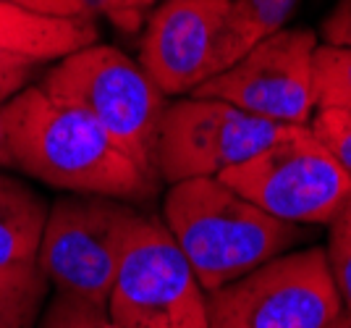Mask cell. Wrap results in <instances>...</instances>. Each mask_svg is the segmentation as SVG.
Returning a JSON list of instances; mask_svg holds the SVG:
<instances>
[{"label":"cell","instance_id":"5","mask_svg":"<svg viewBox=\"0 0 351 328\" xmlns=\"http://www.w3.org/2000/svg\"><path fill=\"white\" fill-rule=\"evenodd\" d=\"M142 221L123 200L66 194L45 224L37 266L56 292L108 305L126 244Z\"/></svg>","mask_w":351,"mask_h":328},{"label":"cell","instance_id":"3","mask_svg":"<svg viewBox=\"0 0 351 328\" xmlns=\"http://www.w3.org/2000/svg\"><path fill=\"white\" fill-rule=\"evenodd\" d=\"M40 90L87 113L145 174L158 179L155 142L168 97L147 71L110 45H87L45 74Z\"/></svg>","mask_w":351,"mask_h":328},{"label":"cell","instance_id":"10","mask_svg":"<svg viewBox=\"0 0 351 328\" xmlns=\"http://www.w3.org/2000/svg\"><path fill=\"white\" fill-rule=\"evenodd\" d=\"M231 0H165L147 19L139 66L171 95H191L215 74V47Z\"/></svg>","mask_w":351,"mask_h":328},{"label":"cell","instance_id":"9","mask_svg":"<svg viewBox=\"0 0 351 328\" xmlns=\"http://www.w3.org/2000/svg\"><path fill=\"white\" fill-rule=\"evenodd\" d=\"M315 50L317 37L312 30L283 27L231 69L199 84L191 97L223 100L283 126H309L317 110Z\"/></svg>","mask_w":351,"mask_h":328},{"label":"cell","instance_id":"14","mask_svg":"<svg viewBox=\"0 0 351 328\" xmlns=\"http://www.w3.org/2000/svg\"><path fill=\"white\" fill-rule=\"evenodd\" d=\"M50 281L37 263L0 266V328H37Z\"/></svg>","mask_w":351,"mask_h":328},{"label":"cell","instance_id":"21","mask_svg":"<svg viewBox=\"0 0 351 328\" xmlns=\"http://www.w3.org/2000/svg\"><path fill=\"white\" fill-rule=\"evenodd\" d=\"M325 34L330 45H346L351 47V0L341 3L333 19L325 24Z\"/></svg>","mask_w":351,"mask_h":328},{"label":"cell","instance_id":"13","mask_svg":"<svg viewBox=\"0 0 351 328\" xmlns=\"http://www.w3.org/2000/svg\"><path fill=\"white\" fill-rule=\"evenodd\" d=\"M299 0H231L215 47V74H223L265 37L283 30Z\"/></svg>","mask_w":351,"mask_h":328},{"label":"cell","instance_id":"15","mask_svg":"<svg viewBox=\"0 0 351 328\" xmlns=\"http://www.w3.org/2000/svg\"><path fill=\"white\" fill-rule=\"evenodd\" d=\"M315 103L317 110H351V47L317 45Z\"/></svg>","mask_w":351,"mask_h":328},{"label":"cell","instance_id":"19","mask_svg":"<svg viewBox=\"0 0 351 328\" xmlns=\"http://www.w3.org/2000/svg\"><path fill=\"white\" fill-rule=\"evenodd\" d=\"M0 3L53 19H92V14L97 11L95 0H0Z\"/></svg>","mask_w":351,"mask_h":328},{"label":"cell","instance_id":"2","mask_svg":"<svg viewBox=\"0 0 351 328\" xmlns=\"http://www.w3.org/2000/svg\"><path fill=\"white\" fill-rule=\"evenodd\" d=\"M162 224L207 294L283 255L302 239V229L267 215L220 179L171 184Z\"/></svg>","mask_w":351,"mask_h":328},{"label":"cell","instance_id":"6","mask_svg":"<svg viewBox=\"0 0 351 328\" xmlns=\"http://www.w3.org/2000/svg\"><path fill=\"white\" fill-rule=\"evenodd\" d=\"M210 328H330L343 313L325 247L278 255L207 294Z\"/></svg>","mask_w":351,"mask_h":328},{"label":"cell","instance_id":"7","mask_svg":"<svg viewBox=\"0 0 351 328\" xmlns=\"http://www.w3.org/2000/svg\"><path fill=\"white\" fill-rule=\"evenodd\" d=\"M116 328H210L207 292L160 218L142 215L108 297Z\"/></svg>","mask_w":351,"mask_h":328},{"label":"cell","instance_id":"20","mask_svg":"<svg viewBox=\"0 0 351 328\" xmlns=\"http://www.w3.org/2000/svg\"><path fill=\"white\" fill-rule=\"evenodd\" d=\"M40 63L14 56H0V105H5L14 95L29 87V79Z\"/></svg>","mask_w":351,"mask_h":328},{"label":"cell","instance_id":"23","mask_svg":"<svg viewBox=\"0 0 351 328\" xmlns=\"http://www.w3.org/2000/svg\"><path fill=\"white\" fill-rule=\"evenodd\" d=\"M3 168H14V165H11V152H8L5 126H3V113H0V171H3Z\"/></svg>","mask_w":351,"mask_h":328},{"label":"cell","instance_id":"24","mask_svg":"<svg viewBox=\"0 0 351 328\" xmlns=\"http://www.w3.org/2000/svg\"><path fill=\"white\" fill-rule=\"evenodd\" d=\"M330 328H351V315H346V313H341L336 318V323Z\"/></svg>","mask_w":351,"mask_h":328},{"label":"cell","instance_id":"25","mask_svg":"<svg viewBox=\"0 0 351 328\" xmlns=\"http://www.w3.org/2000/svg\"><path fill=\"white\" fill-rule=\"evenodd\" d=\"M103 3H105V0H95V8L100 11V8H103Z\"/></svg>","mask_w":351,"mask_h":328},{"label":"cell","instance_id":"11","mask_svg":"<svg viewBox=\"0 0 351 328\" xmlns=\"http://www.w3.org/2000/svg\"><path fill=\"white\" fill-rule=\"evenodd\" d=\"M95 40L92 19H53L0 3V56L47 63L95 45Z\"/></svg>","mask_w":351,"mask_h":328},{"label":"cell","instance_id":"18","mask_svg":"<svg viewBox=\"0 0 351 328\" xmlns=\"http://www.w3.org/2000/svg\"><path fill=\"white\" fill-rule=\"evenodd\" d=\"M309 126L351 176V110H315Z\"/></svg>","mask_w":351,"mask_h":328},{"label":"cell","instance_id":"8","mask_svg":"<svg viewBox=\"0 0 351 328\" xmlns=\"http://www.w3.org/2000/svg\"><path fill=\"white\" fill-rule=\"evenodd\" d=\"M289 129L223 100H176L168 103L160 119L155 171L168 184L218 179L278 142Z\"/></svg>","mask_w":351,"mask_h":328},{"label":"cell","instance_id":"4","mask_svg":"<svg viewBox=\"0 0 351 328\" xmlns=\"http://www.w3.org/2000/svg\"><path fill=\"white\" fill-rule=\"evenodd\" d=\"M218 179L293 226H330L351 200V176L312 126H291L278 142Z\"/></svg>","mask_w":351,"mask_h":328},{"label":"cell","instance_id":"16","mask_svg":"<svg viewBox=\"0 0 351 328\" xmlns=\"http://www.w3.org/2000/svg\"><path fill=\"white\" fill-rule=\"evenodd\" d=\"M37 328H116V323L108 313V305H97L66 292H53Z\"/></svg>","mask_w":351,"mask_h":328},{"label":"cell","instance_id":"17","mask_svg":"<svg viewBox=\"0 0 351 328\" xmlns=\"http://www.w3.org/2000/svg\"><path fill=\"white\" fill-rule=\"evenodd\" d=\"M325 255H328L336 292L341 297V307L346 315H351V200L330 221Z\"/></svg>","mask_w":351,"mask_h":328},{"label":"cell","instance_id":"1","mask_svg":"<svg viewBox=\"0 0 351 328\" xmlns=\"http://www.w3.org/2000/svg\"><path fill=\"white\" fill-rule=\"evenodd\" d=\"M11 165L69 194L147 200L155 179L118 148L103 126L71 105L53 100L40 84L0 105Z\"/></svg>","mask_w":351,"mask_h":328},{"label":"cell","instance_id":"22","mask_svg":"<svg viewBox=\"0 0 351 328\" xmlns=\"http://www.w3.org/2000/svg\"><path fill=\"white\" fill-rule=\"evenodd\" d=\"M152 3H155V0H105L100 11L110 14L113 19H118V21H123V19L134 21V16L139 14L142 8H147V5H152Z\"/></svg>","mask_w":351,"mask_h":328},{"label":"cell","instance_id":"12","mask_svg":"<svg viewBox=\"0 0 351 328\" xmlns=\"http://www.w3.org/2000/svg\"><path fill=\"white\" fill-rule=\"evenodd\" d=\"M47 213L34 187L0 171V266L37 263Z\"/></svg>","mask_w":351,"mask_h":328}]
</instances>
